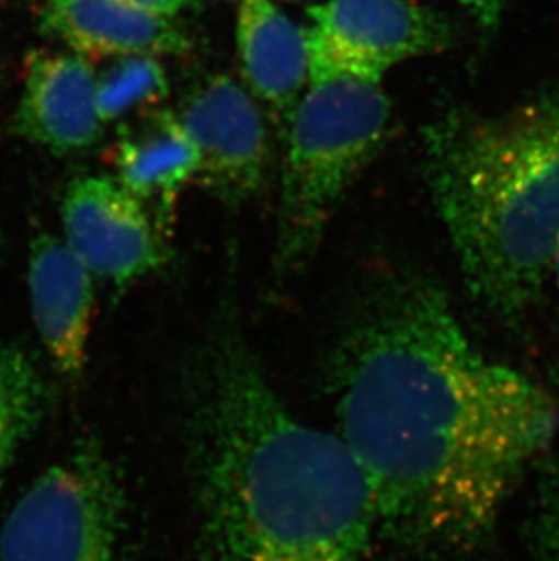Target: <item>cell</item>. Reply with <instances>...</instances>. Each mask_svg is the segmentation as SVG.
<instances>
[{"label":"cell","mask_w":559,"mask_h":561,"mask_svg":"<svg viewBox=\"0 0 559 561\" xmlns=\"http://www.w3.org/2000/svg\"><path fill=\"white\" fill-rule=\"evenodd\" d=\"M115 179L168 233L180 195L198 173V153L176 113L155 110L110 149Z\"/></svg>","instance_id":"4fadbf2b"},{"label":"cell","mask_w":559,"mask_h":561,"mask_svg":"<svg viewBox=\"0 0 559 561\" xmlns=\"http://www.w3.org/2000/svg\"><path fill=\"white\" fill-rule=\"evenodd\" d=\"M38 27L90 62L126 55H184L191 49L187 33L169 16L116 0H48Z\"/></svg>","instance_id":"7c38bea8"},{"label":"cell","mask_w":559,"mask_h":561,"mask_svg":"<svg viewBox=\"0 0 559 561\" xmlns=\"http://www.w3.org/2000/svg\"><path fill=\"white\" fill-rule=\"evenodd\" d=\"M168 95V75L153 55L115 57L96 73V110L104 126L133 113L155 112Z\"/></svg>","instance_id":"9a60e30c"},{"label":"cell","mask_w":559,"mask_h":561,"mask_svg":"<svg viewBox=\"0 0 559 561\" xmlns=\"http://www.w3.org/2000/svg\"><path fill=\"white\" fill-rule=\"evenodd\" d=\"M331 391L378 530L423 554L481 546L559 427L549 392L487 358L445 293L401 271L376 276L353 304Z\"/></svg>","instance_id":"6da1fadb"},{"label":"cell","mask_w":559,"mask_h":561,"mask_svg":"<svg viewBox=\"0 0 559 561\" xmlns=\"http://www.w3.org/2000/svg\"><path fill=\"white\" fill-rule=\"evenodd\" d=\"M531 549L536 561H559V466L539 485L531 518Z\"/></svg>","instance_id":"2e32d148"},{"label":"cell","mask_w":559,"mask_h":561,"mask_svg":"<svg viewBox=\"0 0 559 561\" xmlns=\"http://www.w3.org/2000/svg\"><path fill=\"white\" fill-rule=\"evenodd\" d=\"M391 102L351 77L311 79L285 135L278 211L280 265L306 262L362 171L386 144Z\"/></svg>","instance_id":"277c9868"},{"label":"cell","mask_w":559,"mask_h":561,"mask_svg":"<svg viewBox=\"0 0 559 561\" xmlns=\"http://www.w3.org/2000/svg\"><path fill=\"white\" fill-rule=\"evenodd\" d=\"M91 271L64 239L38 233L30 245L27 287L33 322L58 375L84 371L95 304Z\"/></svg>","instance_id":"30bf717a"},{"label":"cell","mask_w":559,"mask_h":561,"mask_svg":"<svg viewBox=\"0 0 559 561\" xmlns=\"http://www.w3.org/2000/svg\"><path fill=\"white\" fill-rule=\"evenodd\" d=\"M307 15L311 79L380 84L403 60L438 54L453 43L447 19L414 0H326Z\"/></svg>","instance_id":"8992f818"},{"label":"cell","mask_w":559,"mask_h":561,"mask_svg":"<svg viewBox=\"0 0 559 561\" xmlns=\"http://www.w3.org/2000/svg\"><path fill=\"white\" fill-rule=\"evenodd\" d=\"M237 46L246 88L285 138L311 82L306 30L273 0H242Z\"/></svg>","instance_id":"8fae6325"},{"label":"cell","mask_w":559,"mask_h":561,"mask_svg":"<svg viewBox=\"0 0 559 561\" xmlns=\"http://www.w3.org/2000/svg\"><path fill=\"white\" fill-rule=\"evenodd\" d=\"M64 242L91 275L126 287L168 260L166 233L115 176L84 175L62 196Z\"/></svg>","instance_id":"ba28073f"},{"label":"cell","mask_w":559,"mask_h":561,"mask_svg":"<svg viewBox=\"0 0 559 561\" xmlns=\"http://www.w3.org/2000/svg\"><path fill=\"white\" fill-rule=\"evenodd\" d=\"M552 276H556V280H558L559 286V253L558 259H556L555 271H552Z\"/></svg>","instance_id":"d6986e66"},{"label":"cell","mask_w":559,"mask_h":561,"mask_svg":"<svg viewBox=\"0 0 559 561\" xmlns=\"http://www.w3.org/2000/svg\"><path fill=\"white\" fill-rule=\"evenodd\" d=\"M176 117L195 144V181L204 190L232 207L259 195L270 171V129L248 88L213 75L185 96Z\"/></svg>","instance_id":"52a82bcc"},{"label":"cell","mask_w":559,"mask_h":561,"mask_svg":"<svg viewBox=\"0 0 559 561\" xmlns=\"http://www.w3.org/2000/svg\"><path fill=\"white\" fill-rule=\"evenodd\" d=\"M24 90L16 107V135L57 154L91 148L102 137L96 110V73L90 60L37 49L24 66Z\"/></svg>","instance_id":"9c48e42d"},{"label":"cell","mask_w":559,"mask_h":561,"mask_svg":"<svg viewBox=\"0 0 559 561\" xmlns=\"http://www.w3.org/2000/svg\"><path fill=\"white\" fill-rule=\"evenodd\" d=\"M48 386L32 355L0 340V485L16 453L43 424Z\"/></svg>","instance_id":"5bb4252c"},{"label":"cell","mask_w":559,"mask_h":561,"mask_svg":"<svg viewBox=\"0 0 559 561\" xmlns=\"http://www.w3.org/2000/svg\"><path fill=\"white\" fill-rule=\"evenodd\" d=\"M187 438L202 561H364L378 514L338 435L280 398L232 318L193 362Z\"/></svg>","instance_id":"7a4b0ae2"},{"label":"cell","mask_w":559,"mask_h":561,"mask_svg":"<svg viewBox=\"0 0 559 561\" xmlns=\"http://www.w3.org/2000/svg\"><path fill=\"white\" fill-rule=\"evenodd\" d=\"M465 10H469L478 19L481 26L494 27L502 19L506 0H456Z\"/></svg>","instance_id":"e0dca14e"},{"label":"cell","mask_w":559,"mask_h":561,"mask_svg":"<svg viewBox=\"0 0 559 561\" xmlns=\"http://www.w3.org/2000/svg\"><path fill=\"white\" fill-rule=\"evenodd\" d=\"M425 181L467 289L497 317L538 302L559 253V84L425 127Z\"/></svg>","instance_id":"3957f363"},{"label":"cell","mask_w":559,"mask_h":561,"mask_svg":"<svg viewBox=\"0 0 559 561\" xmlns=\"http://www.w3.org/2000/svg\"><path fill=\"white\" fill-rule=\"evenodd\" d=\"M116 2L149 11V13H157V15L169 16V19L179 15L185 5L191 4V0H116Z\"/></svg>","instance_id":"ac0fdd59"},{"label":"cell","mask_w":559,"mask_h":561,"mask_svg":"<svg viewBox=\"0 0 559 561\" xmlns=\"http://www.w3.org/2000/svg\"><path fill=\"white\" fill-rule=\"evenodd\" d=\"M124 489L101 445L85 442L44 471L0 529V561H116Z\"/></svg>","instance_id":"5b68a950"}]
</instances>
